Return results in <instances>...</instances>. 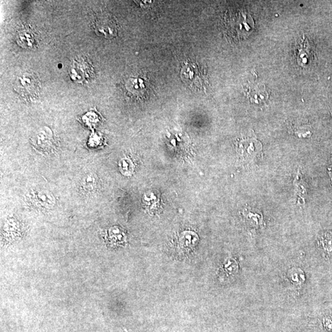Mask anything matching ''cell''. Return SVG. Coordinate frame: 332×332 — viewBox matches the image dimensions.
<instances>
[{
	"label": "cell",
	"mask_w": 332,
	"mask_h": 332,
	"mask_svg": "<svg viewBox=\"0 0 332 332\" xmlns=\"http://www.w3.org/2000/svg\"><path fill=\"white\" fill-rule=\"evenodd\" d=\"M33 146L43 154H52L58 148V141L53 131L49 127H44L39 130L32 137Z\"/></svg>",
	"instance_id": "3957f363"
},
{
	"label": "cell",
	"mask_w": 332,
	"mask_h": 332,
	"mask_svg": "<svg viewBox=\"0 0 332 332\" xmlns=\"http://www.w3.org/2000/svg\"><path fill=\"white\" fill-rule=\"evenodd\" d=\"M261 143L256 139L241 140L238 142L237 151L244 160H250L261 151Z\"/></svg>",
	"instance_id": "8992f818"
},
{
	"label": "cell",
	"mask_w": 332,
	"mask_h": 332,
	"mask_svg": "<svg viewBox=\"0 0 332 332\" xmlns=\"http://www.w3.org/2000/svg\"><path fill=\"white\" fill-rule=\"evenodd\" d=\"M16 41L17 44L23 48L33 49L37 46V35L28 26L23 27L18 31Z\"/></svg>",
	"instance_id": "ba28073f"
},
{
	"label": "cell",
	"mask_w": 332,
	"mask_h": 332,
	"mask_svg": "<svg viewBox=\"0 0 332 332\" xmlns=\"http://www.w3.org/2000/svg\"><path fill=\"white\" fill-rule=\"evenodd\" d=\"M31 201L38 207L50 209L56 204L53 194L47 190L35 191L31 194Z\"/></svg>",
	"instance_id": "9c48e42d"
},
{
	"label": "cell",
	"mask_w": 332,
	"mask_h": 332,
	"mask_svg": "<svg viewBox=\"0 0 332 332\" xmlns=\"http://www.w3.org/2000/svg\"><path fill=\"white\" fill-rule=\"evenodd\" d=\"M197 241L196 234L193 232H185L182 235L181 242L185 247H191L195 245Z\"/></svg>",
	"instance_id": "4fadbf2b"
},
{
	"label": "cell",
	"mask_w": 332,
	"mask_h": 332,
	"mask_svg": "<svg viewBox=\"0 0 332 332\" xmlns=\"http://www.w3.org/2000/svg\"><path fill=\"white\" fill-rule=\"evenodd\" d=\"M81 187L86 193H95L99 189V179L94 173H88L81 181Z\"/></svg>",
	"instance_id": "8fae6325"
},
{
	"label": "cell",
	"mask_w": 332,
	"mask_h": 332,
	"mask_svg": "<svg viewBox=\"0 0 332 332\" xmlns=\"http://www.w3.org/2000/svg\"><path fill=\"white\" fill-rule=\"evenodd\" d=\"M295 56L298 65L304 67L313 59V52L308 39L304 35L296 44Z\"/></svg>",
	"instance_id": "52a82bcc"
},
{
	"label": "cell",
	"mask_w": 332,
	"mask_h": 332,
	"mask_svg": "<svg viewBox=\"0 0 332 332\" xmlns=\"http://www.w3.org/2000/svg\"><path fill=\"white\" fill-rule=\"evenodd\" d=\"M109 237L113 241H122L125 239V234L120 228L118 227H113L110 229Z\"/></svg>",
	"instance_id": "9a60e30c"
},
{
	"label": "cell",
	"mask_w": 332,
	"mask_h": 332,
	"mask_svg": "<svg viewBox=\"0 0 332 332\" xmlns=\"http://www.w3.org/2000/svg\"><path fill=\"white\" fill-rule=\"evenodd\" d=\"M83 120L84 122H86L89 121V120H91L90 122H89V124L88 125V126H92V125H94L97 123L98 122H99L100 120V116L99 115H97V113L94 112V111H92V112H89L88 113H87L85 115H84L83 117Z\"/></svg>",
	"instance_id": "5bb4252c"
},
{
	"label": "cell",
	"mask_w": 332,
	"mask_h": 332,
	"mask_svg": "<svg viewBox=\"0 0 332 332\" xmlns=\"http://www.w3.org/2000/svg\"><path fill=\"white\" fill-rule=\"evenodd\" d=\"M181 76L184 82L194 90H205L208 83L205 73L194 63H186L182 68Z\"/></svg>",
	"instance_id": "7a4b0ae2"
},
{
	"label": "cell",
	"mask_w": 332,
	"mask_h": 332,
	"mask_svg": "<svg viewBox=\"0 0 332 332\" xmlns=\"http://www.w3.org/2000/svg\"><path fill=\"white\" fill-rule=\"evenodd\" d=\"M119 167L121 172L125 176H130L134 172L133 163L127 158H123L119 161Z\"/></svg>",
	"instance_id": "7c38bea8"
},
{
	"label": "cell",
	"mask_w": 332,
	"mask_h": 332,
	"mask_svg": "<svg viewBox=\"0 0 332 332\" xmlns=\"http://www.w3.org/2000/svg\"><path fill=\"white\" fill-rule=\"evenodd\" d=\"M95 33L100 37L111 38L117 34V25L114 19L107 14L95 18L94 22Z\"/></svg>",
	"instance_id": "5b68a950"
},
{
	"label": "cell",
	"mask_w": 332,
	"mask_h": 332,
	"mask_svg": "<svg viewBox=\"0 0 332 332\" xmlns=\"http://www.w3.org/2000/svg\"><path fill=\"white\" fill-rule=\"evenodd\" d=\"M247 97L251 103L261 104L268 100V94L264 85H258L249 87L247 91Z\"/></svg>",
	"instance_id": "30bf717a"
},
{
	"label": "cell",
	"mask_w": 332,
	"mask_h": 332,
	"mask_svg": "<svg viewBox=\"0 0 332 332\" xmlns=\"http://www.w3.org/2000/svg\"><path fill=\"white\" fill-rule=\"evenodd\" d=\"M69 74L71 79L74 82L86 83L93 76V66L86 58H76L71 66Z\"/></svg>",
	"instance_id": "277c9868"
},
{
	"label": "cell",
	"mask_w": 332,
	"mask_h": 332,
	"mask_svg": "<svg viewBox=\"0 0 332 332\" xmlns=\"http://www.w3.org/2000/svg\"><path fill=\"white\" fill-rule=\"evenodd\" d=\"M40 83L34 73H25L17 78L14 89L23 100L35 101L40 96Z\"/></svg>",
	"instance_id": "6da1fadb"
}]
</instances>
